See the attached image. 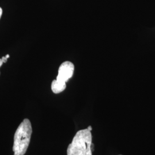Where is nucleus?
Masks as SVG:
<instances>
[{"label": "nucleus", "instance_id": "f257e3e1", "mask_svg": "<svg viewBox=\"0 0 155 155\" xmlns=\"http://www.w3.org/2000/svg\"><path fill=\"white\" fill-rule=\"evenodd\" d=\"M92 134L87 129L78 131L68 145L67 155H92Z\"/></svg>", "mask_w": 155, "mask_h": 155}, {"label": "nucleus", "instance_id": "f03ea898", "mask_svg": "<svg viewBox=\"0 0 155 155\" xmlns=\"http://www.w3.org/2000/svg\"><path fill=\"white\" fill-rule=\"evenodd\" d=\"M32 127L30 120L25 118L17 128L14 135L13 151L14 155H24L30 143Z\"/></svg>", "mask_w": 155, "mask_h": 155}, {"label": "nucleus", "instance_id": "7ed1b4c3", "mask_svg": "<svg viewBox=\"0 0 155 155\" xmlns=\"http://www.w3.org/2000/svg\"><path fill=\"white\" fill-rule=\"evenodd\" d=\"M74 69V65L72 62L64 61L61 63L58 69L56 79L67 83V82H68L73 76Z\"/></svg>", "mask_w": 155, "mask_h": 155}, {"label": "nucleus", "instance_id": "20e7f679", "mask_svg": "<svg viewBox=\"0 0 155 155\" xmlns=\"http://www.w3.org/2000/svg\"><path fill=\"white\" fill-rule=\"evenodd\" d=\"M66 88V83L59 81L54 80L51 83V90L54 94H59L63 92Z\"/></svg>", "mask_w": 155, "mask_h": 155}, {"label": "nucleus", "instance_id": "39448f33", "mask_svg": "<svg viewBox=\"0 0 155 155\" xmlns=\"http://www.w3.org/2000/svg\"><path fill=\"white\" fill-rule=\"evenodd\" d=\"M1 59H2V61H3V63H6V61H7V60H8V59L6 58L5 56H3V57L1 58Z\"/></svg>", "mask_w": 155, "mask_h": 155}, {"label": "nucleus", "instance_id": "423d86ee", "mask_svg": "<svg viewBox=\"0 0 155 155\" xmlns=\"http://www.w3.org/2000/svg\"><path fill=\"white\" fill-rule=\"evenodd\" d=\"M2 8L0 7V19H1V17H2Z\"/></svg>", "mask_w": 155, "mask_h": 155}, {"label": "nucleus", "instance_id": "0eeeda50", "mask_svg": "<svg viewBox=\"0 0 155 155\" xmlns=\"http://www.w3.org/2000/svg\"><path fill=\"white\" fill-rule=\"evenodd\" d=\"M87 129L88 130H89L90 131H91V130H92V129H93V128H92V127H91V126H89Z\"/></svg>", "mask_w": 155, "mask_h": 155}, {"label": "nucleus", "instance_id": "6e6552de", "mask_svg": "<svg viewBox=\"0 0 155 155\" xmlns=\"http://www.w3.org/2000/svg\"><path fill=\"white\" fill-rule=\"evenodd\" d=\"M3 61H2V59H0V67L2 66V64H3Z\"/></svg>", "mask_w": 155, "mask_h": 155}, {"label": "nucleus", "instance_id": "1a4fd4ad", "mask_svg": "<svg viewBox=\"0 0 155 155\" xmlns=\"http://www.w3.org/2000/svg\"><path fill=\"white\" fill-rule=\"evenodd\" d=\"M9 56H10L9 55H6L5 56V57L6 58H7V59H8V58H9Z\"/></svg>", "mask_w": 155, "mask_h": 155}, {"label": "nucleus", "instance_id": "9d476101", "mask_svg": "<svg viewBox=\"0 0 155 155\" xmlns=\"http://www.w3.org/2000/svg\"></svg>", "mask_w": 155, "mask_h": 155}]
</instances>
